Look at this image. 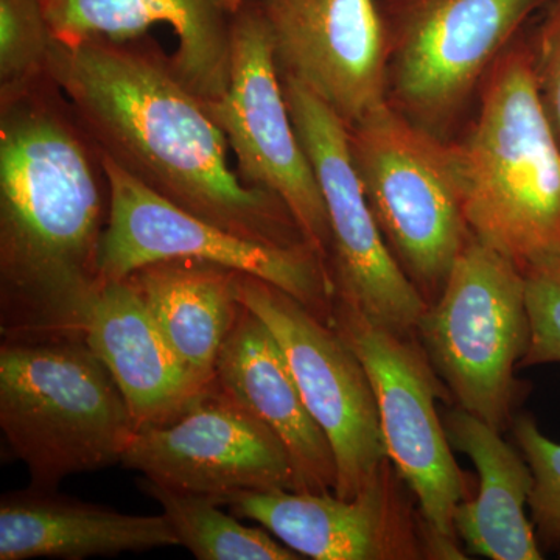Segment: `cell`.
Returning a JSON list of instances; mask_svg holds the SVG:
<instances>
[{
  "label": "cell",
  "mask_w": 560,
  "mask_h": 560,
  "mask_svg": "<svg viewBox=\"0 0 560 560\" xmlns=\"http://www.w3.org/2000/svg\"><path fill=\"white\" fill-rule=\"evenodd\" d=\"M248 0H43L55 40L128 39L165 24L176 36L171 55L180 80L205 102L230 84L232 43Z\"/></svg>",
  "instance_id": "obj_16"
},
{
  "label": "cell",
  "mask_w": 560,
  "mask_h": 560,
  "mask_svg": "<svg viewBox=\"0 0 560 560\" xmlns=\"http://www.w3.org/2000/svg\"><path fill=\"white\" fill-rule=\"evenodd\" d=\"M165 340L198 381L210 385L242 308L238 271L208 261H154L128 276Z\"/></svg>",
  "instance_id": "obj_21"
},
{
  "label": "cell",
  "mask_w": 560,
  "mask_h": 560,
  "mask_svg": "<svg viewBox=\"0 0 560 560\" xmlns=\"http://www.w3.org/2000/svg\"><path fill=\"white\" fill-rule=\"evenodd\" d=\"M280 75L296 80L346 125L388 103L377 0H253Z\"/></svg>",
  "instance_id": "obj_15"
},
{
  "label": "cell",
  "mask_w": 560,
  "mask_h": 560,
  "mask_svg": "<svg viewBox=\"0 0 560 560\" xmlns=\"http://www.w3.org/2000/svg\"><path fill=\"white\" fill-rule=\"evenodd\" d=\"M50 75L103 156L147 189L248 241L311 246L278 197L232 171L226 136L156 40H55Z\"/></svg>",
  "instance_id": "obj_2"
},
{
  "label": "cell",
  "mask_w": 560,
  "mask_h": 560,
  "mask_svg": "<svg viewBox=\"0 0 560 560\" xmlns=\"http://www.w3.org/2000/svg\"><path fill=\"white\" fill-rule=\"evenodd\" d=\"M120 464L220 504L246 490H296L282 442L213 382L175 418L136 431Z\"/></svg>",
  "instance_id": "obj_13"
},
{
  "label": "cell",
  "mask_w": 560,
  "mask_h": 560,
  "mask_svg": "<svg viewBox=\"0 0 560 560\" xmlns=\"http://www.w3.org/2000/svg\"><path fill=\"white\" fill-rule=\"evenodd\" d=\"M348 128L353 162L383 238L420 296L433 304L474 237L452 140L422 130L389 103Z\"/></svg>",
  "instance_id": "obj_5"
},
{
  "label": "cell",
  "mask_w": 560,
  "mask_h": 560,
  "mask_svg": "<svg viewBox=\"0 0 560 560\" xmlns=\"http://www.w3.org/2000/svg\"><path fill=\"white\" fill-rule=\"evenodd\" d=\"M108 215L105 156L54 77L0 103L2 341L83 338Z\"/></svg>",
  "instance_id": "obj_1"
},
{
  "label": "cell",
  "mask_w": 560,
  "mask_h": 560,
  "mask_svg": "<svg viewBox=\"0 0 560 560\" xmlns=\"http://www.w3.org/2000/svg\"><path fill=\"white\" fill-rule=\"evenodd\" d=\"M173 545L164 515L124 514L32 486L0 500V560H81Z\"/></svg>",
  "instance_id": "obj_19"
},
{
  "label": "cell",
  "mask_w": 560,
  "mask_h": 560,
  "mask_svg": "<svg viewBox=\"0 0 560 560\" xmlns=\"http://www.w3.org/2000/svg\"><path fill=\"white\" fill-rule=\"evenodd\" d=\"M54 46L43 0H0V103L49 79Z\"/></svg>",
  "instance_id": "obj_23"
},
{
  "label": "cell",
  "mask_w": 560,
  "mask_h": 560,
  "mask_svg": "<svg viewBox=\"0 0 560 560\" xmlns=\"http://www.w3.org/2000/svg\"><path fill=\"white\" fill-rule=\"evenodd\" d=\"M213 383L282 442L294 471V492H334V448L313 419L275 335L242 304L217 359Z\"/></svg>",
  "instance_id": "obj_17"
},
{
  "label": "cell",
  "mask_w": 560,
  "mask_h": 560,
  "mask_svg": "<svg viewBox=\"0 0 560 560\" xmlns=\"http://www.w3.org/2000/svg\"><path fill=\"white\" fill-rule=\"evenodd\" d=\"M529 49L541 98L560 138V0L552 2Z\"/></svg>",
  "instance_id": "obj_26"
},
{
  "label": "cell",
  "mask_w": 560,
  "mask_h": 560,
  "mask_svg": "<svg viewBox=\"0 0 560 560\" xmlns=\"http://www.w3.org/2000/svg\"><path fill=\"white\" fill-rule=\"evenodd\" d=\"M238 517L257 522L302 558L316 560H422L429 530L415 493L389 459L355 499L294 490L224 497Z\"/></svg>",
  "instance_id": "obj_14"
},
{
  "label": "cell",
  "mask_w": 560,
  "mask_h": 560,
  "mask_svg": "<svg viewBox=\"0 0 560 560\" xmlns=\"http://www.w3.org/2000/svg\"><path fill=\"white\" fill-rule=\"evenodd\" d=\"M442 420L453 451L470 458L478 474L477 495L460 501L453 517L467 551L490 560L544 559L525 512L534 488L528 460L501 431L463 408Z\"/></svg>",
  "instance_id": "obj_20"
},
{
  "label": "cell",
  "mask_w": 560,
  "mask_h": 560,
  "mask_svg": "<svg viewBox=\"0 0 560 560\" xmlns=\"http://www.w3.org/2000/svg\"><path fill=\"white\" fill-rule=\"evenodd\" d=\"M206 105L226 136L243 183L278 197L305 242L329 264L326 206L291 119L270 33L253 0L235 22L228 90Z\"/></svg>",
  "instance_id": "obj_11"
},
{
  "label": "cell",
  "mask_w": 560,
  "mask_h": 560,
  "mask_svg": "<svg viewBox=\"0 0 560 560\" xmlns=\"http://www.w3.org/2000/svg\"><path fill=\"white\" fill-rule=\"evenodd\" d=\"M139 488L161 504L178 545L200 560H300L265 528H250L220 510L212 497L183 492L143 477Z\"/></svg>",
  "instance_id": "obj_22"
},
{
  "label": "cell",
  "mask_w": 560,
  "mask_h": 560,
  "mask_svg": "<svg viewBox=\"0 0 560 560\" xmlns=\"http://www.w3.org/2000/svg\"><path fill=\"white\" fill-rule=\"evenodd\" d=\"M515 445L528 460L534 477L530 521L545 548L560 544V442L541 433L533 416H515L511 425Z\"/></svg>",
  "instance_id": "obj_24"
},
{
  "label": "cell",
  "mask_w": 560,
  "mask_h": 560,
  "mask_svg": "<svg viewBox=\"0 0 560 560\" xmlns=\"http://www.w3.org/2000/svg\"><path fill=\"white\" fill-rule=\"evenodd\" d=\"M105 167L109 215L98 256L102 285L154 261H208L272 283L329 323L334 279L329 264L311 246L248 241L164 200L106 158Z\"/></svg>",
  "instance_id": "obj_9"
},
{
  "label": "cell",
  "mask_w": 560,
  "mask_h": 560,
  "mask_svg": "<svg viewBox=\"0 0 560 560\" xmlns=\"http://www.w3.org/2000/svg\"><path fill=\"white\" fill-rule=\"evenodd\" d=\"M529 346L518 368L560 363V253L523 268Z\"/></svg>",
  "instance_id": "obj_25"
},
{
  "label": "cell",
  "mask_w": 560,
  "mask_h": 560,
  "mask_svg": "<svg viewBox=\"0 0 560 560\" xmlns=\"http://www.w3.org/2000/svg\"><path fill=\"white\" fill-rule=\"evenodd\" d=\"M0 429L31 486L120 464L136 423L108 368L84 338L2 341Z\"/></svg>",
  "instance_id": "obj_4"
},
{
  "label": "cell",
  "mask_w": 560,
  "mask_h": 560,
  "mask_svg": "<svg viewBox=\"0 0 560 560\" xmlns=\"http://www.w3.org/2000/svg\"><path fill=\"white\" fill-rule=\"evenodd\" d=\"M237 293L275 335L302 399L334 448L335 495L355 499L388 459L363 363L329 323L272 283L238 272Z\"/></svg>",
  "instance_id": "obj_12"
},
{
  "label": "cell",
  "mask_w": 560,
  "mask_h": 560,
  "mask_svg": "<svg viewBox=\"0 0 560 560\" xmlns=\"http://www.w3.org/2000/svg\"><path fill=\"white\" fill-rule=\"evenodd\" d=\"M294 128L329 219L335 298L386 329L415 337L429 304L394 259L364 195L346 121L296 80L282 77Z\"/></svg>",
  "instance_id": "obj_10"
},
{
  "label": "cell",
  "mask_w": 560,
  "mask_h": 560,
  "mask_svg": "<svg viewBox=\"0 0 560 560\" xmlns=\"http://www.w3.org/2000/svg\"><path fill=\"white\" fill-rule=\"evenodd\" d=\"M83 338L119 385L138 430L175 418L212 385L176 357L130 278L103 283Z\"/></svg>",
  "instance_id": "obj_18"
},
{
  "label": "cell",
  "mask_w": 560,
  "mask_h": 560,
  "mask_svg": "<svg viewBox=\"0 0 560 560\" xmlns=\"http://www.w3.org/2000/svg\"><path fill=\"white\" fill-rule=\"evenodd\" d=\"M329 324L357 353L377 404L386 456L415 493L427 530L430 559H467L453 526L467 499L459 469L438 412L451 399L418 338L372 323L359 308L335 298Z\"/></svg>",
  "instance_id": "obj_8"
},
{
  "label": "cell",
  "mask_w": 560,
  "mask_h": 560,
  "mask_svg": "<svg viewBox=\"0 0 560 560\" xmlns=\"http://www.w3.org/2000/svg\"><path fill=\"white\" fill-rule=\"evenodd\" d=\"M480 108L453 142L471 235L518 267L560 253V138L529 43L511 44L482 81Z\"/></svg>",
  "instance_id": "obj_3"
},
{
  "label": "cell",
  "mask_w": 560,
  "mask_h": 560,
  "mask_svg": "<svg viewBox=\"0 0 560 560\" xmlns=\"http://www.w3.org/2000/svg\"><path fill=\"white\" fill-rule=\"evenodd\" d=\"M548 0H377L388 103L451 142L482 81Z\"/></svg>",
  "instance_id": "obj_7"
},
{
  "label": "cell",
  "mask_w": 560,
  "mask_h": 560,
  "mask_svg": "<svg viewBox=\"0 0 560 560\" xmlns=\"http://www.w3.org/2000/svg\"><path fill=\"white\" fill-rule=\"evenodd\" d=\"M523 270L471 237L416 338L456 407L503 433L522 396L515 370L529 346Z\"/></svg>",
  "instance_id": "obj_6"
}]
</instances>
